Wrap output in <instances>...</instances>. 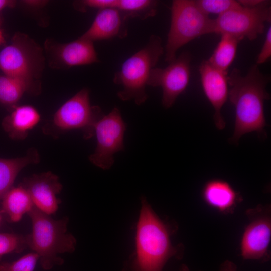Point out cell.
I'll return each mask as SVG.
<instances>
[{"instance_id":"6da1fadb","label":"cell","mask_w":271,"mask_h":271,"mask_svg":"<svg viewBox=\"0 0 271 271\" xmlns=\"http://www.w3.org/2000/svg\"><path fill=\"white\" fill-rule=\"evenodd\" d=\"M228 98L235 107V125L230 141L237 143L247 133L256 132L265 134L266 125L264 104L269 99L266 85L270 78L263 74L254 65L243 76L235 68L228 75Z\"/></svg>"},{"instance_id":"7a4b0ae2","label":"cell","mask_w":271,"mask_h":271,"mask_svg":"<svg viewBox=\"0 0 271 271\" xmlns=\"http://www.w3.org/2000/svg\"><path fill=\"white\" fill-rule=\"evenodd\" d=\"M135 237V250L123 271H163L172 257H182L180 246H173L169 225L157 215L144 196Z\"/></svg>"},{"instance_id":"3957f363","label":"cell","mask_w":271,"mask_h":271,"mask_svg":"<svg viewBox=\"0 0 271 271\" xmlns=\"http://www.w3.org/2000/svg\"><path fill=\"white\" fill-rule=\"evenodd\" d=\"M28 215L32 222L31 233L27 235L28 247L38 254L44 269L62 263L59 254L74 251L76 240L68 231V218L54 219L35 206Z\"/></svg>"},{"instance_id":"277c9868","label":"cell","mask_w":271,"mask_h":271,"mask_svg":"<svg viewBox=\"0 0 271 271\" xmlns=\"http://www.w3.org/2000/svg\"><path fill=\"white\" fill-rule=\"evenodd\" d=\"M164 52L161 38L153 34L146 45L128 58L114 74L113 82L123 89L117 95L140 105L148 99L146 86L151 71Z\"/></svg>"},{"instance_id":"5b68a950","label":"cell","mask_w":271,"mask_h":271,"mask_svg":"<svg viewBox=\"0 0 271 271\" xmlns=\"http://www.w3.org/2000/svg\"><path fill=\"white\" fill-rule=\"evenodd\" d=\"M44 57L41 48L27 35L17 32L0 51V69L4 75L26 82L36 95L41 91L39 80Z\"/></svg>"},{"instance_id":"8992f818","label":"cell","mask_w":271,"mask_h":271,"mask_svg":"<svg viewBox=\"0 0 271 271\" xmlns=\"http://www.w3.org/2000/svg\"><path fill=\"white\" fill-rule=\"evenodd\" d=\"M214 19L204 13L195 1L174 0L171 7V24L165 46V61L176 58L183 45L201 35L214 33Z\"/></svg>"},{"instance_id":"52a82bcc","label":"cell","mask_w":271,"mask_h":271,"mask_svg":"<svg viewBox=\"0 0 271 271\" xmlns=\"http://www.w3.org/2000/svg\"><path fill=\"white\" fill-rule=\"evenodd\" d=\"M103 115L99 106L91 104L89 91L84 88L58 109L52 118L44 125L42 131L58 138L67 131L78 129L85 139H89L94 136L95 126Z\"/></svg>"},{"instance_id":"ba28073f","label":"cell","mask_w":271,"mask_h":271,"mask_svg":"<svg viewBox=\"0 0 271 271\" xmlns=\"http://www.w3.org/2000/svg\"><path fill=\"white\" fill-rule=\"evenodd\" d=\"M270 21V5L251 8L240 5L214 19V33L230 35L239 41L244 38L251 41L264 32L265 24Z\"/></svg>"},{"instance_id":"9c48e42d","label":"cell","mask_w":271,"mask_h":271,"mask_svg":"<svg viewBox=\"0 0 271 271\" xmlns=\"http://www.w3.org/2000/svg\"><path fill=\"white\" fill-rule=\"evenodd\" d=\"M126 124L120 111L114 107L106 115H103L96 123L94 135L97 145L89 161L104 170L109 169L114 163L113 155L124 148L123 139Z\"/></svg>"},{"instance_id":"30bf717a","label":"cell","mask_w":271,"mask_h":271,"mask_svg":"<svg viewBox=\"0 0 271 271\" xmlns=\"http://www.w3.org/2000/svg\"><path fill=\"white\" fill-rule=\"evenodd\" d=\"M190 54L183 52L166 67H155L151 71L147 85L162 88V103L164 108L172 107L187 87L190 78Z\"/></svg>"},{"instance_id":"8fae6325","label":"cell","mask_w":271,"mask_h":271,"mask_svg":"<svg viewBox=\"0 0 271 271\" xmlns=\"http://www.w3.org/2000/svg\"><path fill=\"white\" fill-rule=\"evenodd\" d=\"M248 214L250 221L241 238V255L246 260H267L271 238L270 209L260 206L250 209Z\"/></svg>"},{"instance_id":"7c38bea8","label":"cell","mask_w":271,"mask_h":271,"mask_svg":"<svg viewBox=\"0 0 271 271\" xmlns=\"http://www.w3.org/2000/svg\"><path fill=\"white\" fill-rule=\"evenodd\" d=\"M45 47L49 64L53 68H69L99 62L93 42L81 36L65 43L47 40Z\"/></svg>"},{"instance_id":"4fadbf2b","label":"cell","mask_w":271,"mask_h":271,"mask_svg":"<svg viewBox=\"0 0 271 271\" xmlns=\"http://www.w3.org/2000/svg\"><path fill=\"white\" fill-rule=\"evenodd\" d=\"M20 184L38 209L49 215L57 211L61 202L58 195L63 188L57 175L51 171L34 174L25 178Z\"/></svg>"},{"instance_id":"5bb4252c","label":"cell","mask_w":271,"mask_h":271,"mask_svg":"<svg viewBox=\"0 0 271 271\" xmlns=\"http://www.w3.org/2000/svg\"><path fill=\"white\" fill-rule=\"evenodd\" d=\"M199 71L204 93L215 111V125L218 129L222 130L226 125L221 109L228 98V72L215 68L207 60L201 62Z\"/></svg>"},{"instance_id":"9a60e30c","label":"cell","mask_w":271,"mask_h":271,"mask_svg":"<svg viewBox=\"0 0 271 271\" xmlns=\"http://www.w3.org/2000/svg\"><path fill=\"white\" fill-rule=\"evenodd\" d=\"M127 18L116 8L99 10L92 24L81 36L93 42L127 35Z\"/></svg>"},{"instance_id":"2e32d148","label":"cell","mask_w":271,"mask_h":271,"mask_svg":"<svg viewBox=\"0 0 271 271\" xmlns=\"http://www.w3.org/2000/svg\"><path fill=\"white\" fill-rule=\"evenodd\" d=\"M41 120L37 109L30 105H16L2 120V126L10 138L22 140L36 127Z\"/></svg>"},{"instance_id":"e0dca14e","label":"cell","mask_w":271,"mask_h":271,"mask_svg":"<svg viewBox=\"0 0 271 271\" xmlns=\"http://www.w3.org/2000/svg\"><path fill=\"white\" fill-rule=\"evenodd\" d=\"M202 197L209 206L223 213L232 212L240 201L239 193L227 182L221 179H213L204 185Z\"/></svg>"},{"instance_id":"ac0fdd59","label":"cell","mask_w":271,"mask_h":271,"mask_svg":"<svg viewBox=\"0 0 271 271\" xmlns=\"http://www.w3.org/2000/svg\"><path fill=\"white\" fill-rule=\"evenodd\" d=\"M40 161L38 150L33 147L28 149L26 154L12 159L0 158V201L13 183L20 171L28 165L36 164Z\"/></svg>"},{"instance_id":"d6986e66","label":"cell","mask_w":271,"mask_h":271,"mask_svg":"<svg viewBox=\"0 0 271 271\" xmlns=\"http://www.w3.org/2000/svg\"><path fill=\"white\" fill-rule=\"evenodd\" d=\"M1 201V212L11 222H17L34 207L28 191L20 184L13 186L4 195Z\"/></svg>"},{"instance_id":"ffe728a7","label":"cell","mask_w":271,"mask_h":271,"mask_svg":"<svg viewBox=\"0 0 271 271\" xmlns=\"http://www.w3.org/2000/svg\"><path fill=\"white\" fill-rule=\"evenodd\" d=\"M25 93L36 95L31 87L21 79L0 75V103L12 109Z\"/></svg>"},{"instance_id":"44dd1931","label":"cell","mask_w":271,"mask_h":271,"mask_svg":"<svg viewBox=\"0 0 271 271\" xmlns=\"http://www.w3.org/2000/svg\"><path fill=\"white\" fill-rule=\"evenodd\" d=\"M239 40L230 35H221V39L208 62L215 68L228 72L233 62Z\"/></svg>"},{"instance_id":"7402d4cb","label":"cell","mask_w":271,"mask_h":271,"mask_svg":"<svg viewBox=\"0 0 271 271\" xmlns=\"http://www.w3.org/2000/svg\"><path fill=\"white\" fill-rule=\"evenodd\" d=\"M157 5L154 0H117L116 8L128 19L145 20L156 14Z\"/></svg>"},{"instance_id":"603a6c76","label":"cell","mask_w":271,"mask_h":271,"mask_svg":"<svg viewBox=\"0 0 271 271\" xmlns=\"http://www.w3.org/2000/svg\"><path fill=\"white\" fill-rule=\"evenodd\" d=\"M27 248V235L0 233V257L8 254L20 253Z\"/></svg>"},{"instance_id":"cb8c5ba5","label":"cell","mask_w":271,"mask_h":271,"mask_svg":"<svg viewBox=\"0 0 271 271\" xmlns=\"http://www.w3.org/2000/svg\"><path fill=\"white\" fill-rule=\"evenodd\" d=\"M198 7L205 14H217L218 16L239 6L237 1L234 0H196Z\"/></svg>"},{"instance_id":"d4e9b609","label":"cell","mask_w":271,"mask_h":271,"mask_svg":"<svg viewBox=\"0 0 271 271\" xmlns=\"http://www.w3.org/2000/svg\"><path fill=\"white\" fill-rule=\"evenodd\" d=\"M39 259L38 254L32 252L14 261L1 263L0 271H34Z\"/></svg>"},{"instance_id":"484cf974","label":"cell","mask_w":271,"mask_h":271,"mask_svg":"<svg viewBox=\"0 0 271 271\" xmlns=\"http://www.w3.org/2000/svg\"><path fill=\"white\" fill-rule=\"evenodd\" d=\"M117 0H84L79 2V8L82 10L87 8L99 10L109 8H116Z\"/></svg>"},{"instance_id":"4316f807","label":"cell","mask_w":271,"mask_h":271,"mask_svg":"<svg viewBox=\"0 0 271 271\" xmlns=\"http://www.w3.org/2000/svg\"><path fill=\"white\" fill-rule=\"evenodd\" d=\"M271 56V27L267 30L265 40L257 58L256 64L265 63ZM256 64V65H257Z\"/></svg>"},{"instance_id":"83f0119b","label":"cell","mask_w":271,"mask_h":271,"mask_svg":"<svg viewBox=\"0 0 271 271\" xmlns=\"http://www.w3.org/2000/svg\"><path fill=\"white\" fill-rule=\"evenodd\" d=\"M237 1L243 7L251 8L268 6L270 4V1L266 0H240Z\"/></svg>"},{"instance_id":"f1b7e54d","label":"cell","mask_w":271,"mask_h":271,"mask_svg":"<svg viewBox=\"0 0 271 271\" xmlns=\"http://www.w3.org/2000/svg\"><path fill=\"white\" fill-rule=\"evenodd\" d=\"M219 271H238L235 264L231 261L226 260L220 265Z\"/></svg>"},{"instance_id":"f546056e","label":"cell","mask_w":271,"mask_h":271,"mask_svg":"<svg viewBox=\"0 0 271 271\" xmlns=\"http://www.w3.org/2000/svg\"><path fill=\"white\" fill-rule=\"evenodd\" d=\"M16 2L11 0H0V12L7 8L14 7Z\"/></svg>"},{"instance_id":"4dcf8cb0","label":"cell","mask_w":271,"mask_h":271,"mask_svg":"<svg viewBox=\"0 0 271 271\" xmlns=\"http://www.w3.org/2000/svg\"><path fill=\"white\" fill-rule=\"evenodd\" d=\"M179 271H190L188 267L185 264H182Z\"/></svg>"},{"instance_id":"1f68e13d","label":"cell","mask_w":271,"mask_h":271,"mask_svg":"<svg viewBox=\"0 0 271 271\" xmlns=\"http://www.w3.org/2000/svg\"><path fill=\"white\" fill-rule=\"evenodd\" d=\"M5 40L4 37L3 36L2 32L1 30L0 29V44H3L4 43Z\"/></svg>"},{"instance_id":"d6a6232c","label":"cell","mask_w":271,"mask_h":271,"mask_svg":"<svg viewBox=\"0 0 271 271\" xmlns=\"http://www.w3.org/2000/svg\"><path fill=\"white\" fill-rule=\"evenodd\" d=\"M2 221V213L0 211V223Z\"/></svg>"}]
</instances>
